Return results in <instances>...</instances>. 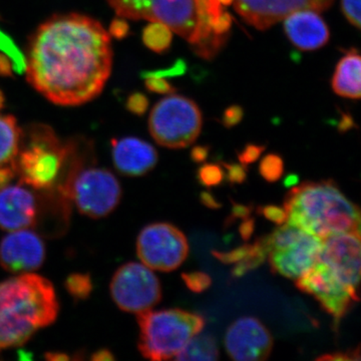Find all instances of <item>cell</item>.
Listing matches in <instances>:
<instances>
[{"mask_svg":"<svg viewBox=\"0 0 361 361\" xmlns=\"http://www.w3.org/2000/svg\"><path fill=\"white\" fill-rule=\"evenodd\" d=\"M25 66L27 82L52 104L89 103L111 75V35L90 16H52L33 33Z\"/></svg>","mask_w":361,"mask_h":361,"instance_id":"cell-1","label":"cell"},{"mask_svg":"<svg viewBox=\"0 0 361 361\" xmlns=\"http://www.w3.org/2000/svg\"><path fill=\"white\" fill-rule=\"evenodd\" d=\"M54 285L35 273L0 282V350L23 345L58 318Z\"/></svg>","mask_w":361,"mask_h":361,"instance_id":"cell-2","label":"cell"},{"mask_svg":"<svg viewBox=\"0 0 361 361\" xmlns=\"http://www.w3.org/2000/svg\"><path fill=\"white\" fill-rule=\"evenodd\" d=\"M116 16L126 20L164 23L196 47L201 56H215L224 42L213 26L224 13L218 0H106Z\"/></svg>","mask_w":361,"mask_h":361,"instance_id":"cell-3","label":"cell"},{"mask_svg":"<svg viewBox=\"0 0 361 361\" xmlns=\"http://www.w3.org/2000/svg\"><path fill=\"white\" fill-rule=\"evenodd\" d=\"M284 209L287 223L322 240L341 233L360 232V208L331 180L292 188Z\"/></svg>","mask_w":361,"mask_h":361,"instance_id":"cell-4","label":"cell"},{"mask_svg":"<svg viewBox=\"0 0 361 361\" xmlns=\"http://www.w3.org/2000/svg\"><path fill=\"white\" fill-rule=\"evenodd\" d=\"M71 145L63 144L47 126L32 125L21 130L20 148L13 164L21 184L49 190L58 184Z\"/></svg>","mask_w":361,"mask_h":361,"instance_id":"cell-5","label":"cell"},{"mask_svg":"<svg viewBox=\"0 0 361 361\" xmlns=\"http://www.w3.org/2000/svg\"><path fill=\"white\" fill-rule=\"evenodd\" d=\"M137 348L145 358L160 361L174 358L205 326L203 316L182 310L139 313Z\"/></svg>","mask_w":361,"mask_h":361,"instance_id":"cell-6","label":"cell"},{"mask_svg":"<svg viewBox=\"0 0 361 361\" xmlns=\"http://www.w3.org/2000/svg\"><path fill=\"white\" fill-rule=\"evenodd\" d=\"M202 113L192 99L169 96L154 106L149 118L152 137L169 149L187 148L196 141L202 130Z\"/></svg>","mask_w":361,"mask_h":361,"instance_id":"cell-7","label":"cell"},{"mask_svg":"<svg viewBox=\"0 0 361 361\" xmlns=\"http://www.w3.org/2000/svg\"><path fill=\"white\" fill-rule=\"evenodd\" d=\"M264 241L273 272L294 280L315 264L322 246L319 237L289 223L280 225Z\"/></svg>","mask_w":361,"mask_h":361,"instance_id":"cell-8","label":"cell"},{"mask_svg":"<svg viewBox=\"0 0 361 361\" xmlns=\"http://www.w3.org/2000/svg\"><path fill=\"white\" fill-rule=\"evenodd\" d=\"M73 177L66 193L82 215L94 219L106 217L120 204L122 187L111 171L87 168Z\"/></svg>","mask_w":361,"mask_h":361,"instance_id":"cell-9","label":"cell"},{"mask_svg":"<svg viewBox=\"0 0 361 361\" xmlns=\"http://www.w3.org/2000/svg\"><path fill=\"white\" fill-rule=\"evenodd\" d=\"M110 290L120 310L135 314L151 310L161 299L158 277L141 263H127L118 268L111 279Z\"/></svg>","mask_w":361,"mask_h":361,"instance_id":"cell-10","label":"cell"},{"mask_svg":"<svg viewBox=\"0 0 361 361\" xmlns=\"http://www.w3.org/2000/svg\"><path fill=\"white\" fill-rule=\"evenodd\" d=\"M137 253L142 264L152 270L170 272L183 264L189 254L184 233L169 223L145 227L137 240Z\"/></svg>","mask_w":361,"mask_h":361,"instance_id":"cell-11","label":"cell"},{"mask_svg":"<svg viewBox=\"0 0 361 361\" xmlns=\"http://www.w3.org/2000/svg\"><path fill=\"white\" fill-rule=\"evenodd\" d=\"M360 232H348L323 239L317 260L360 298Z\"/></svg>","mask_w":361,"mask_h":361,"instance_id":"cell-12","label":"cell"},{"mask_svg":"<svg viewBox=\"0 0 361 361\" xmlns=\"http://www.w3.org/2000/svg\"><path fill=\"white\" fill-rule=\"evenodd\" d=\"M296 286L299 290L315 297L323 310L334 316L336 325L353 303L360 300L318 260L305 274L296 280Z\"/></svg>","mask_w":361,"mask_h":361,"instance_id":"cell-13","label":"cell"},{"mask_svg":"<svg viewBox=\"0 0 361 361\" xmlns=\"http://www.w3.org/2000/svg\"><path fill=\"white\" fill-rule=\"evenodd\" d=\"M225 348L234 360H266L272 353L273 338L260 320L245 316L230 325L226 332Z\"/></svg>","mask_w":361,"mask_h":361,"instance_id":"cell-14","label":"cell"},{"mask_svg":"<svg viewBox=\"0 0 361 361\" xmlns=\"http://www.w3.org/2000/svg\"><path fill=\"white\" fill-rule=\"evenodd\" d=\"M235 9L249 25L265 30L295 11H326L334 0H234Z\"/></svg>","mask_w":361,"mask_h":361,"instance_id":"cell-15","label":"cell"},{"mask_svg":"<svg viewBox=\"0 0 361 361\" xmlns=\"http://www.w3.org/2000/svg\"><path fill=\"white\" fill-rule=\"evenodd\" d=\"M45 256L44 242L30 229L11 232L0 243V265L4 270L16 274L39 269Z\"/></svg>","mask_w":361,"mask_h":361,"instance_id":"cell-16","label":"cell"},{"mask_svg":"<svg viewBox=\"0 0 361 361\" xmlns=\"http://www.w3.org/2000/svg\"><path fill=\"white\" fill-rule=\"evenodd\" d=\"M35 194L23 185L0 190V228L6 231L30 229L37 219Z\"/></svg>","mask_w":361,"mask_h":361,"instance_id":"cell-17","label":"cell"},{"mask_svg":"<svg viewBox=\"0 0 361 361\" xmlns=\"http://www.w3.org/2000/svg\"><path fill=\"white\" fill-rule=\"evenodd\" d=\"M113 161L116 170L128 177L148 174L158 163V153L149 142L139 137L113 140Z\"/></svg>","mask_w":361,"mask_h":361,"instance_id":"cell-18","label":"cell"},{"mask_svg":"<svg viewBox=\"0 0 361 361\" xmlns=\"http://www.w3.org/2000/svg\"><path fill=\"white\" fill-rule=\"evenodd\" d=\"M283 20L285 32L297 49L315 51L329 42V27L317 11L303 9L289 14Z\"/></svg>","mask_w":361,"mask_h":361,"instance_id":"cell-19","label":"cell"},{"mask_svg":"<svg viewBox=\"0 0 361 361\" xmlns=\"http://www.w3.org/2000/svg\"><path fill=\"white\" fill-rule=\"evenodd\" d=\"M361 61L355 49L346 51L337 63L332 78V89L338 96L351 99L360 97Z\"/></svg>","mask_w":361,"mask_h":361,"instance_id":"cell-20","label":"cell"},{"mask_svg":"<svg viewBox=\"0 0 361 361\" xmlns=\"http://www.w3.org/2000/svg\"><path fill=\"white\" fill-rule=\"evenodd\" d=\"M21 137V129L13 116L0 115V165L13 163Z\"/></svg>","mask_w":361,"mask_h":361,"instance_id":"cell-21","label":"cell"},{"mask_svg":"<svg viewBox=\"0 0 361 361\" xmlns=\"http://www.w3.org/2000/svg\"><path fill=\"white\" fill-rule=\"evenodd\" d=\"M175 358L177 360H217L219 358V348L216 339L211 334H198L190 339Z\"/></svg>","mask_w":361,"mask_h":361,"instance_id":"cell-22","label":"cell"},{"mask_svg":"<svg viewBox=\"0 0 361 361\" xmlns=\"http://www.w3.org/2000/svg\"><path fill=\"white\" fill-rule=\"evenodd\" d=\"M142 39L148 49L161 54L170 49L173 32L164 23L153 21L142 30Z\"/></svg>","mask_w":361,"mask_h":361,"instance_id":"cell-23","label":"cell"},{"mask_svg":"<svg viewBox=\"0 0 361 361\" xmlns=\"http://www.w3.org/2000/svg\"><path fill=\"white\" fill-rule=\"evenodd\" d=\"M253 250L243 260L240 261L232 270V275L234 277H240L245 274L248 271L255 269L256 267L262 264L267 256V248L264 241V237L259 239L253 244Z\"/></svg>","mask_w":361,"mask_h":361,"instance_id":"cell-24","label":"cell"},{"mask_svg":"<svg viewBox=\"0 0 361 361\" xmlns=\"http://www.w3.org/2000/svg\"><path fill=\"white\" fill-rule=\"evenodd\" d=\"M66 288L73 298L84 300L92 291V280L90 274L73 273L66 278Z\"/></svg>","mask_w":361,"mask_h":361,"instance_id":"cell-25","label":"cell"},{"mask_svg":"<svg viewBox=\"0 0 361 361\" xmlns=\"http://www.w3.org/2000/svg\"><path fill=\"white\" fill-rule=\"evenodd\" d=\"M259 172L268 182H276L284 172V164L281 157L269 154L263 158L259 166Z\"/></svg>","mask_w":361,"mask_h":361,"instance_id":"cell-26","label":"cell"},{"mask_svg":"<svg viewBox=\"0 0 361 361\" xmlns=\"http://www.w3.org/2000/svg\"><path fill=\"white\" fill-rule=\"evenodd\" d=\"M197 178L206 187H215L225 179V171L217 164H205L199 168Z\"/></svg>","mask_w":361,"mask_h":361,"instance_id":"cell-27","label":"cell"},{"mask_svg":"<svg viewBox=\"0 0 361 361\" xmlns=\"http://www.w3.org/2000/svg\"><path fill=\"white\" fill-rule=\"evenodd\" d=\"M182 278L188 288L195 293H201L207 290L212 283L211 277L203 272L184 273Z\"/></svg>","mask_w":361,"mask_h":361,"instance_id":"cell-28","label":"cell"},{"mask_svg":"<svg viewBox=\"0 0 361 361\" xmlns=\"http://www.w3.org/2000/svg\"><path fill=\"white\" fill-rule=\"evenodd\" d=\"M254 245H243L229 252L213 251L212 254L224 264H234L245 259L253 250Z\"/></svg>","mask_w":361,"mask_h":361,"instance_id":"cell-29","label":"cell"},{"mask_svg":"<svg viewBox=\"0 0 361 361\" xmlns=\"http://www.w3.org/2000/svg\"><path fill=\"white\" fill-rule=\"evenodd\" d=\"M341 8L346 20L356 28L360 27V0H341Z\"/></svg>","mask_w":361,"mask_h":361,"instance_id":"cell-30","label":"cell"},{"mask_svg":"<svg viewBox=\"0 0 361 361\" xmlns=\"http://www.w3.org/2000/svg\"><path fill=\"white\" fill-rule=\"evenodd\" d=\"M144 77L146 78L145 85L149 92L166 94H172L176 90L175 87L164 78L155 77V75H144Z\"/></svg>","mask_w":361,"mask_h":361,"instance_id":"cell-31","label":"cell"},{"mask_svg":"<svg viewBox=\"0 0 361 361\" xmlns=\"http://www.w3.org/2000/svg\"><path fill=\"white\" fill-rule=\"evenodd\" d=\"M257 212L275 224L282 225L286 222L287 214L284 208L272 205L258 207Z\"/></svg>","mask_w":361,"mask_h":361,"instance_id":"cell-32","label":"cell"},{"mask_svg":"<svg viewBox=\"0 0 361 361\" xmlns=\"http://www.w3.org/2000/svg\"><path fill=\"white\" fill-rule=\"evenodd\" d=\"M149 99L148 97L141 92H135L130 94L127 102V108L130 113L137 116H142L148 110Z\"/></svg>","mask_w":361,"mask_h":361,"instance_id":"cell-33","label":"cell"},{"mask_svg":"<svg viewBox=\"0 0 361 361\" xmlns=\"http://www.w3.org/2000/svg\"><path fill=\"white\" fill-rule=\"evenodd\" d=\"M264 151L265 146H261V145H247L243 151L240 152L238 154L240 163L246 167V166L257 161Z\"/></svg>","mask_w":361,"mask_h":361,"instance_id":"cell-34","label":"cell"},{"mask_svg":"<svg viewBox=\"0 0 361 361\" xmlns=\"http://www.w3.org/2000/svg\"><path fill=\"white\" fill-rule=\"evenodd\" d=\"M223 167L227 171L225 177L231 184H242L246 180L247 173L245 166L239 164L222 163Z\"/></svg>","mask_w":361,"mask_h":361,"instance_id":"cell-35","label":"cell"},{"mask_svg":"<svg viewBox=\"0 0 361 361\" xmlns=\"http://www.w3.org/2000/svg\"><path fill=\"white\" fill-rule=\"evenodd\" d=\"M243 109L240 106H237V104H233V106H229V108L224 111V115H223L222 118L223 125H224L227 129L235 127V126L238 125V123L241 122L242 118H243Z\"/></svg>","mask_w":361,"mask_h":361,"instance_id":"cell-36","label":"cell"},{"mask_svg":"<svg viewBox=\"0 0 361 361\" xmlns=\"http://www.w3.org/2000/svg\"><path fill=\"white\" fill-rule=\"evenodd\" d=\"M108 32L109 35L115 37L116 39H125L130 32L129 23H127L126 18L118 16V18H115L113 23H111L110 30H109Z\"/></svg>","mask_w":361,"mask_h":361,"instance_id":"cell-37","label":"cell"},{"mask_svg":"<svg viewBox=\"0 0 361 361\" xmlns=\"http://www.w3.org/2000/svg\"><path fill=\"white\" fill-rule=\"evenodd\" d=\"M186 71V65L184 61H178L172 68H167V70L152 71V73H144V75H155V77H160L165 78L166 77H175V75H182Z\"/></svg>","mask_w":361,"mask_h":361,"instance_id":"cell-38","label":"cell"},{"mask_svg":"<svg viewBox=\"0 0 361 361\" xmlns=\"http://www.w3.org/2000/svg\"><path fill=\"white\" fill-rule=\"evenodd\" d=\"M16 177V172L13 163L0 165V190L11 185V182Z\"/></svg>","mask_w":361,"mask_h":361,"instance_id":"cell-39","label":"cell"},{"mask_svg":"<svg viewBox=\"0 0 361 361\" xmlns=\"http://www.w3.org/2000/svg\"><path fill=\"white\" fill-rule=\"evenodd\" d=\"M319 360H360V348L355 350L348 351V353H336L331 355H325L318 358Z\"/></svg>","mask_w":361,"mask_h":361,"instance_id":"cell-40","label":"cell"},{"mask_svg":"<svg viewBox=\"0 0 361 361\" xmlns=\"http://www.w3.org/2000/svg\"><path fill=\"white\" fill-rule=\"evenodd\" d=\"M252 211L251 207L241 205V204L235 203L233 202V209L231 216L228 217L227 221H226V225H230L238 218H247L249 217Z\"/></svg>","mask_w":361,"mask_h":361,"instance_id":"cell-41","label":"cell"},{"mask_svg":"<svg viewBox=\"0 0 361 361\" xmlns=\"http://www.w3.org/2000/svg\"><path fill=\"white\" fill-rule=\"evenodd\" d=\"M13 61L6 54H0V75L11 77L13 71Z\"/></svg>","mask_w":361,"mask_h":361,"instance_id":"cell-42","label":"cell"},{"mask_svg":"<svg viewBox=\"0 0 361 361\" xmlns=\"http://www.w3.org/2000/svg\"><path fill=\"white\" fill-rule=\"evenodd\" d=\"M240 234L244 241L250 239L252 233L254 232V220L252 218L247 217L240 226Z\"/></svg>","mask_w":361,"mask_h":361,"instance_id":"cell-43","label":"cell"},{"mask_svg":"<svg viewBox=\"0 0 361 361\" xmlns=\"http://www.w3.org/2000/svg\"><path fill=\"white\" fill-rule=\"evenodd\" d=\"M209 147L197 146L192 149L191 158L196 163H202L208 158Z\"/></svg>","mask_w":361,"mask_h":361,"instance_id":"cell-44","label":"cell"},{"mask_svg":"<svg viewBox=\"0 0 361 361\" xmlns=\"http://www.w3.org/2000/svg\"><path fill=\"white\" fill-rule=\"evenodd\" d=\"M200 198L202 203H203L206 207H208V208L219 209L221 208V206H222L219 202L214 198L213 195L209 193V192H203V193L201 194Z\"/></svg>","mask_w":361,"mask_h":361,"instance_id":"cell-45","label":"cell"},{"mask_svg":"<svg viewBox=\"0 0 361 361\" xmlns=\"http://www.w3.org/2000/svg\"><path fill=\"white\" fill-rule=\"evenodd\" d=\"M92 360L94 361L111 360H114V355L108 349H101L92 355Z\"/></svg>","mask_w":361,"mask_h":361,"instance_id":"cell-46","label":"cell"},{"mask_svg":"<svg viewBox=\"0 0 361 361\" xmlns=\"http://www.w3.org/2000/svg\"><path fill=\"white\" fill-rule=\"evenodd\" d=\"M45 357H47V360L51 361L70 360V356L66 355V353H49L45 355Z\"/></svg>","mask_w":361,"mask_h":361,"instance_id":"cell-47","label":"cell"},{"mask_svg":"<svg viewBox=\"0 0 361 361\" xmlns=\"http://www.w3.org/2000/svg\"><path fill=\"white\" fill-rule=\"evenodd\" d=\"M4 92H1V90H0V111L4 109Z\"/></svg>","mask_w":361,"mask_h":361,"instance_id":"cell-48","label":"cell"},{"mask_svg":"<svg viewBox=\"0 0 361 361\" xmlns=\"http://www.w3.org/2000/svg\"><path fill=\"white\" fill-rule=\"evenodd\" d=\"M222 6H230L234 2V0H218Z\"/></svg>","mask_w":361,"mask_h":361,"instance_id":"cell-49","label":"cell"}]
</instances>
